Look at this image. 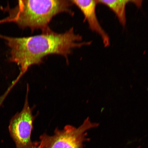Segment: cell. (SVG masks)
Returning a JSON list of instances; mask_svg holds the SVG:
<instances>
[{"label":"cell","instance_id":"cell-5","mask_svg":"<svg viewBox=\"0 0 148 148\" xmlns=\"http://www.w3.org/2000/svg\"><path fill=\"white\" fill-rule=\"evenodd\" d=\"M73 5H75L82 12L84 17V21L88 22L91 30L99 35L102 40L105 47L110 45V37L104 29L102 27L98 20L96 7L98 4L97 1H71Z\"/></svg>","mask_w":148,"mask_h":148},{"label":"cell","instance_id":"cell-4","mask_svg":"<svg viewBox=\"0 0 148 148\" xmlns=\"http://www.w3.org/2000/svg\"><path fill=\"white\" fill-rule=\"evenodd\" d=\"M23 110L13 116L9 127V133L15 144L16 148H30L34 142L31 140L35 116L32 114L28 101L29 85Z\"/></svg>","mask_w":148,"mask_h":148},{"label":"cell","instance_id":"cell-8","mask_svg":"<svg viewBox=\"0 0 148 148\" xmlns=\"http://www.w3.org/2000/svg\"><path fill=\"white\" fill-rule=\"evenodd\" d=\"M3 100L2 99H0V107H1V105L2 104V103L3 102Z\"/></svg>","mask_w":148,"mask_h":148},{"label":"cell","instance_id":"cell-1","mask_svg":"<svg viewBox=\"0 0 148 148\" xmlns=\"http://www.w3.org/2000/svg\"><path fill=\"white\" fill-rule=\"evenodd\" d=\"M0 38L10 48L9 61L20 66L18 81L30 66L42 64L47 56L62 55L68 63V56L74 49L90 45L92 42L82 41V36L75 33L73 27L62 33L56 32L50 28L40 35L23 38L0 34Z\"/></svg>","mask_w":148,"mask_h":148},{"label":"cell","instance_id":"cell-3","mask_svg":"<svg viewBox=\"0 0 148 148\" xmlns=\"http://www.w3.org/2000/svg\"><path fill=\"white\" fill-rule=\"evenodd\" d=\"M99 125L92 123L88 118L78 127L67 125L62 130L56 129L53 136L42 134L39 143L42 148H83V143L88 140L86 131Z\"/></svg>","mask_w":148,"mask_h":148},{"label":"cell","instance_id":"cell-2","mask_svg":"<svg viewBox=\"0 0 148 148\" xmlns=\"http://www.w3.org/2000/svg\"><path fill=\"white\" fill-rule=\"evenodd\" d=\"M73 5L67 0H22L14 8L9 5L3 8L8 16L0 20V23L12 22L22 29L29 28L32 32L40 29L42 32L50 28L49 25L57 15L65 12L73 16Z\"/></svg>","mask_w":148,"mask_h":148},{"label":"cell","instance_id":"cell-7","mask_svg":"<svg viewBox=\"0 0 148 148\" xmlns=\"http://www.w3.org/2000/svg\"><path fill=\"white\" fill-rule=\"evenodd\" d=\"M30 148H42L39 142H34L32 147Z\"/></svg>","mask_w":148,"mask_h":148},{"label":"cell","instance_id":"cell-6","mask_svg":"<svg viewBox=\"0 0 148 148\" xmlns=\"http://www.w3.org/2000/svg\"><path fill=\"white\" fill-rule=\"evenodd\" d=\"M98 3L106 5L116 14L118 20L123 27L126 24V7L127 3H132L138 7L141 6L142 1H128V0H101L97 1Z\"/></svg>","mask_w":148,"mask_h":148}]
</instances>
